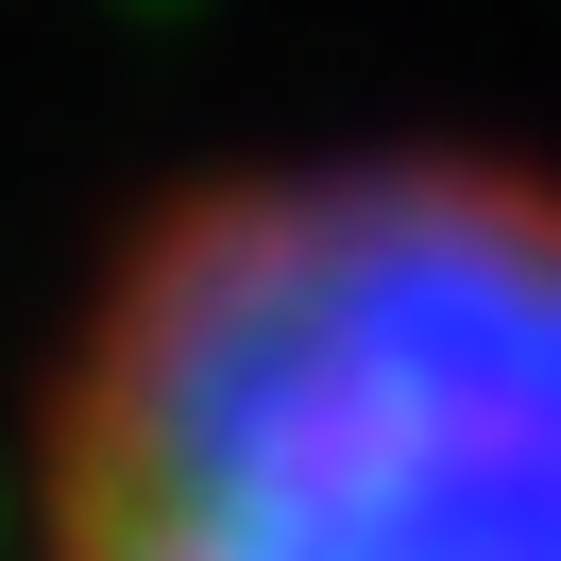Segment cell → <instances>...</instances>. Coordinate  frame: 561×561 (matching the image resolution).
Here are the masks:
<instances>
[{
  "label": "cell",
  "mask_w": 561,
  "mask_h": 561,
  "mask_svg": "<svg viewBox=\"0 0 561 561\" xmlns=\"http://www.w3.org/2000/svg\"><path fill=\"white\" fill-rule=\"evenodd\" d=\"M0 561H561V137H221L69 255Z\"/></svg>",
  "instance_id": "1"
}]
</instances>
